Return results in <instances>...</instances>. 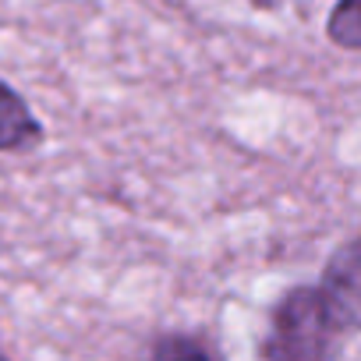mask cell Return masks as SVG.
<instances>
[{
  "instance_id": "277c9868",
  "label": "cell",
  "mask_w": 361,
  "mask_h": 361,
  "mask_svg": "<svg viewBox=\"0 0 361 361\" xmlns=\"http://www.w3.org/2000/svg\"><path fill=\"white\" fill-rule=\"evenodd\" d=\"M326 39L340 50L361 54V0H336L326 18Z\"/></svg>"
},
{
  "instance_id": "6da1fadb",
  "label": "cell",
  "mask_w": 361,
  "mask_h": 361,
  "mask_svg": "<svg viewBox=\"0 0 361 361\" xmlns=\"http://www.w3.org/2000/svg\"><path fill=\"white\" fill-rule=\"evenodd\" d=\"M336 326L319 287H294L273 308V329L266 343L269 361H326Z\"/></svg>"
},
{
  "instance_id": "3957f363",
  "label": "cell",
  "mask_w": 361,
  "mask_h": 361,
  "mask_svg": "<svg viewBox=\"0 0 361 361\" xmlns=\"http://www.w3.org/2000/svg\"><path fill=\"white\" fill-rule=\"evenodd\" d=\"M47 138L43 121L32 114L29 99L0 78V156H22L39 149Z\"/></svg>"
},
{
  "instance_id": "5b68a950",
  "label": "cell",
  "mask_w": 361,
  "mask_h": 361,
  "mask_svg": "<svg viewBox=\"0 0 361 361\" xmlns=\"http://www.w3.org/2000/svg\"><path fill=\"white\" fill-rule=\"evenodd\" d=\"M149 361H213L209 350L192 340V336H180V333H170V336H159Z\"/></svg>"
},
{
  "instance_id": "8992f818",
  "label": "cell",
  "mask_w": 361,
  "mask_h": 361,
  "mask_svg": "<svg viewBox=\"0 0 361 361\" xmlns=\"http://www.w3.org/2000/svg\"><path fill=\"white\" fill-rule=\"evenodd\" d=\"M0 361H11V357H8V354H4V350H0Z\"/></svg>"
},
{
  "instance_id": "7a4b0ae2",
  "label": "cell",
  "mask_w": 361,
  "mask_h": 361,
  "mask_svg": "<svg viewBox=\"0 0 361 361\" xmlns=\"http://www.w3.org/2000/svg\"><path fill=\"white\" fill-rule=\"evenodd\" d=\"M319 294L329 308L336 333L361 329V238L343 241L329 255V262L322 269Z\"/></svg>"
}]
</instances>
